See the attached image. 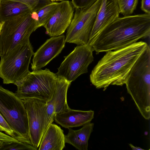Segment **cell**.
I'll use <instances>...</instances> for the list:
<instances>
[{
    "label": "cell",
    "mask_w": 150,
    "mask_h": 150,
    "mask_svg": "<svg viewBox=\"0 0 150 150\" xmlns=\"http://www.w3.org/2000/svg\"><path fill=\"white\" fill-rule=\"evenodd\" d=\"M148 45L141 41L106 52L91 71V83L103 91L110 85L122 86L133 66Z\"/></svg>",
    "instance_id": "obj_1"
},
{
    "label": "cell",
    "mask_w": 150,
    "mask_h": 150,
    "mask_svg": "<svg viewBox=\"0 0 150 150\" xmlns=\"http://www.w3.org/2000/svg\"><path fill=\"white\" fill-rule=\"evenodd\" d=\"M150 14L119 17L88 43L96 54L129 45L149 37Z\"/></svg>",
    "instance_id": "obj_2"
},
{
    "label": "cell",
    "mask_w": 150,
    "mask_h": 150,
    "mask_svg": "<svg viewBox=\"0 0 150 150\" xmlns=\"http://www.w3.org/2000/svg\"><path fill=\"white\" fill-rule=\"evenodd\" d=\"M125 84L140 113L150 115V48L149 45L132 68Z\"/></svg>",
    "instance_id": "obj_3"
},
{
    "label": "cell",
    "mask_w": 150,
    "mask_h": 150,
    "mask_svg": "<svg viewBox=\"0 0 150 150\" xmlns=\"http://www.w3.org/2000/svg\"><path fill=\"white\" fill-rule=\"evenodd\" d=\"M32 12L13 17L3 22L0 36V57L4 56L28 40L38 28Z\"/></svg>",
    "instance_id": "obj_4"
},
{
    "label": "cell",
    "mask_w": 150,
    "mask_h": 150,
    "mask_svg": "<svg viewBox=\"0 0 150 150\" xmlns=\"http://www.w3.org/2000/svg\"><path fill=\"white\" fill-rule=\"evenodd\" d=\"M0 112L11 127L19 142L31 145L26 110L23 101L0 86Z\"/></svg>",
    "instance_id": "obj_5"
},
{
    "label": "cell",
    "mask_w": 150,
    "mask_h": 150,
    "mask_svg": "<svg viewBox=\"0 0 150 150\" xmlns=\"http://www.w3.org/2000/svg\"><path fill=\"white\" fill-rule=\"evenodd\" d=\"M58 76L47 68L30 72L21 80L15 82L16 95L23 100L36 98L46 102L54 93Z\"/></svg>",
    "instance_id": "obj_6"
},
{
    "label": "cell",
    "mask_w": 150,
    "mask_h": 150,
    "mask_svg": "<svg viewBox=\"0 0 150 150\" xmlns=\"http://www.w3.org/2000/svg\"><path fill=\"white\" fill-rule=\"evenodd\" d=\"M34 53L29 40L1 57L0 77L3 83L14 84L25 77L30 72L29 66Z\"/></svg>",
    "instance_id": "obj_7"
},
{
    "label": "cell",
    "mask_w": 150,
    "mask_h": 150,
    "mask_svg": "<svg viewBox=\"0 0 150 150\" xmlns=\"http://www.w3.org/2000/svg\"><path fill=\"white\" fill-rule=\"evenodd\" d=\"M101 0H97L90 6L75 8L73 17L67 28L66 42L78 45L88 43Z\"/></svg>",
    "instance_id": "obj_8"
},
{
    "label": "cell",
    "mask_w": 150,
    "mask_h": 150,
    "mask_svg": "<svg viewBox=\"0 0 150 150\" xmlns=\"http://www.w3.org/2000/svg\"><path fill=\"white\" fill-rule=\"evenodd\" d=\"M93 50L88 44L77 45L58 68V77L71 83L80 75L88 72V67L94 61Z\"/></svg>",
    "instance_id": "obj_9"
},
{
    "label": "cell",
    "mask_w": 150,
    "mask_h": 150,
    "mask_svg": "<svg viewBox=\"0 0 150 150\" xmlns=\"http://www.w3.org/2000/svg\"><path fill=\"white\" fill-rule=\"evenodd\" d=\"M23 101L28 115L30 139L32 145L38 149L47 128V102L36 98Z\"/></svg>",
    "instance_id": "obj_10"
},
{
    "label": "cell",
    "mask_w": 150,
    "mask_h": 150,
    "mask_svg": "<svg viewBox=\"0 0 150 150\" xmlns=\"http://www.w3.org/2000/svg\"><path fill=\"white\" fill-rule=\"evenodd\" d=\"M75 8L71 1L62 0L59 3L53 14L43 26L50 37L63 34L70 25L73 17Z\"/></svg>",
    "instance_id": "obj_11"
},
{
    "label": "cell",
    "mask_w": 150,
    "mask_h": 150,
    "mask_svg": "<svg viewBox=\"0 0 150 150\" xmlns=\"http://www.w3.org/2000/svg\"><path fill=\"white\" fill-rule=\"evenodd\" d=\"M65 42L64 35L48 39L34 53L31 64L33 71L40 69L57 56L64 47Z\"/></svg>",
    "instance_id": "obj_12"
},
{
    "label": "cell",
    "mask_w": 150,
    "mask_h": 150,
    "mask_svg": "<svg viewBox=\"0 0 150 150\" xmlns=\"http://www.w3.org/2000/svg\"><path fill=\"white\" fill-rule=\"evenodd\" d=\"M71 83L62 77H58L54 93L50 100L47 102V128L52 123L56 115L70 108L67 101V90Z\"/></svg>",
    "instance_id": "obj_13"
},
{
    "label": "cell",
    "mask_w": 150,
    "mask_h": 150,
    "mask_svg": "<svg viewBox=\"0 0 150 150\" xmlns=\"http://www.w3.org/2000/svg\"><path fill=\"white\" fill-rule=\"evenodd\" d=\"M120 13L117 0H101L88 44L102 29L118 18Z\"/></svg>",
    "instance_id": "obj_14"
},
{
    "label": "cell",
    "mask_w": 150,
    "mask_h": 150,
    "mask_svg": "<svg viewBox=\"0 0 150 150\" xmlns=\"http://www.w3.org/2000/svg\"><path fill=\"white\" fill-rule=\"evenodd\" d=\"M94 111L69 110L57 114L54 119L55 122L66 128L83 126L90 122L94 118Z\"/></svg>",
    "instance_id": "obj_15"
},
{
    "label": "cell",
    "mask_w": 150,
    "mask_h": 150,
    "mask_svg": "<svg viewBox=\"0 0 150 150\" xmlns=\"http://www.w3.org/2000/svg\"><path fill=\"white\" fill-rule=\"evenodd\" d=\"M64 131L57 125L50 124L41 137L39 150H62L65 147Z\"/></svg>",
    "instance_id": "obj_16"
},
{
    "label": "cell",
    "mask_w": 150,
    "mask_h": 150,
    "mask_svg": "<svg viewBox=\"0 0 150 150\" xmlns=\"http://www.w3.org/2000/svg\"><path fill=\"white\" fill-rule=\"evenodd\" d=\"M94 125L93 123L89 122L78 130L68 128V133L65 135V143L71 145L79 150H87L88 140L93 131Z\"/></svg>",
    "instance_id": "obj_17"
},
{
    "label": "cell",
    "mask_w": 150,
    "mask_h": 150,
    "mask_svg": "<svg viewBox=\"0 0 150 150\" xmlns=\"http://www.w3.org/2000/svg\"><path fill=\"white\" fill-rule=\"evenodd\" d=\"M32 12L26 5L13 0H1L0 3V22L11 18Z\"/></svg>",
    "instance_id": "obj_18"
},
{
    "label": "cell",
    "mask_w": 150,
    "mask_h": 150,
    "mask_svg": "<svg viewBox=\"0 0 150 150\" xmlns=\"http://www.w3.org/2000/svg\"><path fill=\"white\" fill-rule=\"evenodd\" d=\"M58 2H51L44 6L36 12L38 18L37 27L43 26L54 13Z\"/></svg>",
    "instance_id": "obj_19"
},
{
    "label": "cell",
    "mask_w": 150,
    "mask_h": 150,
    "mask_svg": "<svg viewBox=\"0 0 150 150\" xmlns=\"http://www.w3.org/2000/svg\"><path fill=\"white\" fill-rule=\"evenodd\" d=\"M138 0H117L120 13L124 16L131 15L136 8Z\"/></svg>",
    "instance_id": "obj_20"
},
{
    "label": "cell",
    "mask_w": 150,
    "mask_h": 150,
    "mask_svg": "<svg viewBox=\"0 0 150 150\" xmlns=\"http://www.w3.org/2000/svg\"><path fill=\"white\" fill-rule=\"evenodd\" d=\"M33 145L21 142H4L0 150H36Z\"/></svg>",
    "instance_id": "obj_21"
},
{
    "label": "cell",
    "mask_w": 150,
    "mask_h": 150,
    "mask_svg": "<svg viewBox=\"0 0 150 150\" xmlns=\"http://www.w3.org/2000/svg\"><path fill=\"white\" fill-rule=\"evenodd\" d=\"M20 2L27 5L32 12H36L44 6L51 1L49 0H13Z\"/></svg>",
    "instance_id": "obj_22"
},
{
    "label": "cell",
    "mask_w": 150,
    "mask_h": 150,
    "mask_svg": "<svg viewBox=\"0 0 150 150\" xmlns=\"http://www.w3.org/2000/svg\"><path fill=\"white\" fill-rule=\"evenodd\" d=\"M0 131L17 139L14 132L6 120L0 112Z\"/></svg>",
    "instance_id": "obj_23"
},
{
    "label": "cell",
    "mask_w": 150,
    "mask_h": 150,
    "mask_svg": "<svg viewBox=\"0 0 150 150\" xmlns=\"http://www.w3.org/2000/svg\"><path fill=\"white\" fill-rule=\"evenodd\" d=\"M97 0H72L71 2L75 8H83L89 7Z\"/></svg>",
    "instance_id": "obj_24"
},
{
    "label": "cell",
    "mask_w": 150,
    "mask_h": 150,
    "mask_svg": "<svg viewBox=\"0 0 150 150\" xmlns=\"http://www.w3.org/2000/svg\"><path fill=\"white\" fill-rule=\"evenodd\" d=\"M0 140L4 142H19L17 139L0 131Z\"/></svg>",
    "instance_id": "obj_25"
},
{
    "label": "cell",
    "mask_w": 150,
    "mask_h": 150,
    "mask_svg": "<svg viewBox=\"0 0 150 150\" xmlns=\"http://www.w3.org/2000/svg\"><path fill=\"white\" fill-rule=\"evenodd\" d=\"M141 9L145 13L150 14V0H142Z\"/></svg>",
    "instance_id": "obj_26"
},
{
    "label": "cell",
    "mask_w": 150,
    "mask_h": 150,
    "mask_svg": "<svg viewBox=\"0 0 150 150\" xmlns=\"http://www.w3.org/2000/svg\"><path fill=\"white\" fill-rule=\"evenodd\" d=\"M132 150H144L140 147H135L132 144H129Z\"/></svg>",
    "instance_id": "obj_27"
},
{
    "label": "cell",
    "mask_w": 150,
    "mask_h": 150,
    "mask_svg": "<svg viewBox=\"0 0 150 150\" xmlns=\"http://www.w3.org/2000/svg\"><path fill=\"white\" fill-rule=\"evenodd\" d=\"M3 24V22H0V36L1 34L2 26Z\"/></svg>",
    "instance_id": "obj_28"
},
{
    "label": "cell",
    "mask_w": 150,
    "mask_h": 150,
    "mask_svg": "<svg viewBox=\"0 0 150 150\" xmlns=\"http://www.w3.org/2000/svg\"><path fill=\"white\" fill-rule=\"evenodd\" d=\"M4 142L3 141L0 140V150L3 146V144Z\"/></svg>",
    "instance_id": "obj_29"
},
{
    "label": "cell",
    "mask_w": 150,
    "mask_h": 150,
    "mask_svg": "<svg viewBox=\"0 0 150 150\" xmlns=\"http://www.w3.org/2000/svg\"><path fill=\"white\" fill-rule=\"evenodd\" d=\"M49 0L51 2H53L54 1H62V0Z\"/></svg>",
    "instance_id": "obj_30"
},
{
    "label": "cell",
    "mask_w": 150,
    "mask_h": 150,
    "mask_svg": "<svg viewBox=\"0 0 150 150\" xmlns=\"http://www.w3.org/2000/svg\"><path fill=\"white\" fill-rule=\"evenodd\" d=\"M1 0H0V2H1Z\"/></svg>",
    "instance_id": "obj_31"
}]
</instances>
